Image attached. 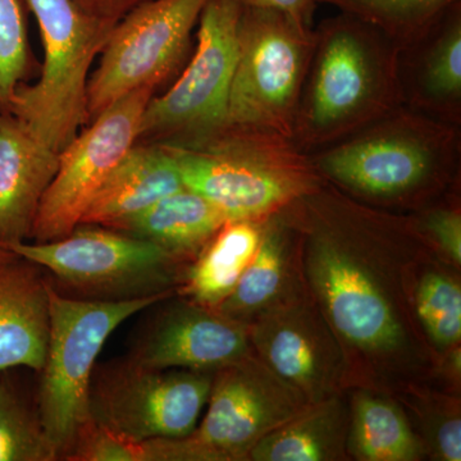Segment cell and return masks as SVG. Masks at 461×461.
<instances>
[{
    "mask_svg": "<svg viewBox=\"0 0 461 461\" xmlns=\"http://www.w3.org/2000/svg\"><path fill=\"white\" fill-rule=\"evenodd\" d=\"M227 221L213 203L184 187L113 230L147 240L187 260L195 259Z\"/></svg>",
    "mask_w": 461,
    "mask_h": 461,
    "instance_id": "d6986e66",
    "label": "cell"
},
{
    "mask_svg": "<svg viewBox=\"0 0 461 461\" xmlns=\"http://www.w3.org/2000/svg\"><path fill=\"white\" fill-rule=\"evenodd\" d=\"M213 375L148 368L129 357L95 366L90 420L136 442L189 436L208 402Z\"/></svg>",
    "mask_w": 461,
    "mask_h": 461,
    "instance_id": "30bf717a",
    "label": "cell"
},
{
    "mask_svg": "<svg viewBox=\"0 0 461 461\" xmlns=\"http://www.w3.org/2000/svg\"><path fill=\"white\" fill-rule=\"evenodd\" d=\"M17 254L14 251L7 250V249L0 248V264L9 262V260L14 259Z\"/></svg>",
    "mask_w": 461,
    "mask_h": 461,
    "instance_id": "d6a6232c",
    "label": "cell"
},
{
    "mask_svg": "<svg viewBox=\"0 0 461 461\" xmlns=\"http://www.w3.org/2000/svg\"><path fill=\"white\" fill-rule=\"evenodd\" d=\"M420 227L454 262H461V214L456 205L427 209L420 215Z\"/></svg>",
    "mask_w": 461,
    "mask_h": 461,
    "instance_id": "f1b7e54d",
    "label": "cell"
},
{
    "mask_svg": "<svg viewBox=\"0 0 461 461\" xmlns=\"http://www.w3.org/2000/svg\"><path fill=\"white\" fill-rule=\"evenodd\" d=\"M25 2L0 0V113L9 112L12 96L36 67L29 35Z\"/></svg>",
    "mask_w": 461,
    "mask_h": 461,
    "instance_id": "484cf974",
    "label": "cell"
},
{
    "mask_svg": "<svg viewBox=\"0 0 461 461\" xmlns=\"http://www.w3.org/2000/svg\"><path fill=\"white\" fill-rule=\"evenodd\" d=\"M364 21L402 48L418 41L461 0H315Z\"/></svg>",
    "mask_w": 461,
    "mask_h": 461,
    "instance_id": "d4e9b609",
    "label": "cell"
},
{
    "mask_svg": "<svg viewBox=\"0 0 461 461\" xmlns=\"http://www.w3.org/2000/svg\"><path fill=\"white\" fill-rule=\"evenodd\" d=\"M263 224L264 221H227L187 269L181 293L206 308L222 304L256 256Z\"/></svg>",
    "mask_w": 461,
    "mask_h": 461,
    "instance_id": "ffe728a7",
    "label": "cell"
},
{
    "mask_svg": "<svg viewBox=\"0 0 461 461\" xmlns=\"http://www.w3.org/2000/svg\"><path fill=\"white\" fill-rule=\"evenodd\" d=\"M291 224L285 211L267 218L256 256L233 288L215 311L230 320L258 318L275 309L287 281L288 242Z\"/></svg>",
    "mask_w": 461,
    "mask_h": 461,
    "instance_id": "7402d4cb",
    "label": "cell"
},
{
    "mask_svg": "<svg viewBox=\"0 0 461 461\" xmlns=\"http://www.w3.org/2000/svg\"><path fill=\"white\" fill-rule=\"evenodd\" d=\"M417 311L437 345L450 348L461 338L460 285L447 276L429 273L417 293Z\"/></svg>",
    "mask_w": 461,
    "mask_h": 461,
    "instance_id": "4316f807",
    "label": "cell"
},
{
    "mask_svg": "<svg viewBox=\"0 0 461 461\" xmlns=\"http://www.w3.org/2000/svg\"><path fill=\"white\" fill-rule=\"evenodd\" d=\"M313 32L293 130L294 144L305 153L341 140L402 105L399 47L384 33L342 12Z\"/></svg>",
    "mask_w": 461,
    "mask_h": 461,
    "instance_id": "6da1fadb",
    "label": "cell"
},
{
    "mask_svg": "<svg viewBox=\"0 0 461 461\" xmlns=\"http://www.w3.org/2000/svg\"><path fill=\"white\" fill-rule=\"evenodd\" d=\"M65 461H147L145 442L118 435L89 420L78 430Z\"/></svg>",
    "mask_w": 461,
    "mask_h": 461,
    "instance_id": "83f0119b",
    "label": "cell"
},
{
    "mask_svg": "<svg viewBox=\"0 0 461 461\" xmlns=\"http://www.w3.org/2000/svg\"><path fill=\"white\" fill-rule=\"evenodd\" d=\"M0 373V461H58L59 455L30 400L12 375Z\"/></svg>",
    "mask_w": 461,
    "mask_h": 461,
    "instance_id": "cb8c5ba5",
    "label": "cell"
},
{
    "mask_svg": "<svg viewBox=\"0 0 461 461\" xmlns=\"http://www.w3.org/2000/svg\"><path fill=\"white\" fill-rule=\"evenodd\" d=\"M23 2L38 21L44 62L35 84L14 91L9 112L60 153L86 126L90 68L117 23L90 16L74 0Z\"/></svg>",
    "mask_w": 461,
    "mask_h": 461,
    "instance_id": "5b68a950",
    "label": "cell"
},
{
    "mask_svg": "<svg viewBox=\"0 0 461 461\" xmlns=\"http://www.w3.org/2000/svg\"><path fill=\"white\" fill-rule=\"evenodd\" d=\"M156 91L157 87L144 86L118 100L60 151L30 241H54L81 223L100 187L138 141L142 113Z\"/></svg>",
    "mask_w": 461,
    "mask_h": 461,
    "instance_id": "7c38bea8",
    "label": "cell"
},
{
    "mask_svg": "<svg viewBox=\"0 0 461 461\" xmlns=\"http://www.w3.org/2000/svg\"><path fill=\"white\" fill-rule=\"evenodd\" d=\"M184 187L165 147L136 142L100 187L80 224L115 229Z\"/></svg>",
    "mask_w": 461,
    "mask_h": 461,
    "instance_id": "ac0fdd59",
    "label": "cell"
},
{
    "mask_svg": "<svg viewBox=\"0 0 461 461\" xmlns=\"http://www.w3.org/2000/svg\"><path fill=\"white\" fill-rule=\"evenodd\" d=\"M437 448L446 461L461 460V423L459 418L445 421L437 432Z\"/></svg>",
    "mask_w": 461,
    "mask_h": 461,
    "instance_id": "1f68e13d",
    "label": "cell"
},
{
    "mask_svg": "<svg viewBox=\"0 0 461 461\" xmlns=\"http://www.w3.org/2000/svg\"><path fill=\"white\" fill-rule=\"evenodd\" d=\"M242 7L272 9L293 17L306 27H313L315 0H236Z\"/></svg>",
    "mask_w": 461,
    "mask_h": 461,
    "instance_id": "f546056e",
    "label": "cell"
},
{
    "mask_svg": "<svg viewBox=\"0 0 461 461\" xmlns=\"http://www.w3.org/2000/svg\"><path fill=\"white\" fill-rule=\"evenodd\" d=\"M346 417L336 399L311 402L251 450L256 461H326L344 454Z\"/></svg>",
    "mask_w": 461,
    "mask_h": 461,
    "instance_id": "44dd1931",
    "label": "cell"
},
{
    "mask_svg": "<svg viewBox=\"0 0 461 461\" xmlns=\"http://www.w3.org/2000/svg\"><path fill=\"white\" fill-rule=\"evenodd\" d=\"M308 156L321 180L357 199L418 205L456 176L461 126L400 105Z\"/></svg>",
    "mask_w": 461,
    "mask_h": 461,
    "instance_id": "7a4b0ae2",
    "label": "cell"
},
{
    "mask_svg": "<svg viewBox=\"0 0 461 461\" xmlns=\"http://www.w3.org/2000/svg\"><path fill=\"white\" fill-rule=\"evenodd\" d=\"M348 447L364 461H412L420 456V441L402 411L369 393L355 399Z\"/></svg>",
    "mask_w": 461,
    "mask_h": 461,
    "instance_id": "603a6c76",
    "label": "cell"
},
{
    "mask_svg": "<svg viewBox=\"0 0 461 461\" xmlns=\"http://www.w3.org/2000/svg\"><path fill=\"white\" fill-rule=\"evenodd\" d=\"M185 187L213 203L229 221H266L323 184L308 153L290 139L226 126L193 145H162Z\"/></svg>",
    "mask_w": 461,
    "mask_h": 461,
    "instance_id": "3957f363",
    "label": "cell"
},
{
    "mask_svg": "<svg viewBox=\"0 0 461 461\" xmlns=\"http://www.w3.org/2000/svg\"><path fill=\"white\" fill-rule=\"evenodd\" d=\"M208 0H149L115 23L86 90V124L118 100L159 86L186 60Z\"/></svg>",
    "mask_w": 461,
    "mask_h": 461,
    "instance_id": "8fae6325",
    "label": "cell"
},
{
    "mask_svg": "<svg viewBox=\"0 0 461 461\" xmlns=\"http://www.w3.org/2000/svg\"><path fill=\"white\" fill-rule=\"evenodd\" d=\"M172 295L98 302L62 295L50 284V339L35 399L59 460L65 459L78 430L90 420L91 378L109 336L129 318Z\"/></svg>",
    "mask_w": 461,
    "mask_h": 461,
    "instance_id": "8992f818",
    "label": "cell"
},
{
    "mask_svg": "<svg viewBox=\"0 0 461 461\" xmlns=\"http://www.w3.org/2000/svg\"><path fill=\"white\" fill-rule=\"evenodd\" d=\"M266 366L306 397L323 400L335 379L338 353L313 315L303 309L277 308L258 317L249 332Z\"/></svg>",
    "mask_w": 461,
    "mask_h": 461,
    "instance_id": "9a60e30c",
    "label": "cell"
},
{
    "mask_svg": "<svg viewBox=\"0 0 461 461\" xmlns=\"http://www.w3.org/2000/svg\"><path fill=\"white\" fill-rule=\"evenodd\" d=\"M84 12L100 20L118 23L127 14L149 0H74Z\"/></svg>",
    "mask_w": 461,
    "mask_h": 461,
    "instance_id": "4dcf8cb0",
    "label": "cell"
},
{
    "mask_svg": "<svg viewBox=\"0 0 461 461\" xmlns=\"http://www.w3.org/2000/svg\"><path fill=\"white\" fill-rule=\"evenodd\" d=\"M59 153L11 113H0V248L30 241L36 213Z\"/></svg>",
    "mask_w": 461,
    "mask_h": 461,
    "instance_id": "2e32d148",
    "label": "cell"
},
{
    "mask_svg": "<svg viewBox=\"0 0 461 461\" xmlns=\"http://www.w3.org/2000/svg\"><path fill=\"white\" fill-rule=\"evenodd\" d=\"M313 29L282 12L242 7L227 126L293 140Z\"/></svg>",
    "mask_w": 461,
    "mask_h": 461,
    "instance_id": "52a82bcc",
    "label": "cell"
},
{
    "mask_svg": "<svg viewBox=\"0 0 461 461\" xmlns=\"http://www.w3.org/2000/svg\"><path fill=\"white\" fill-rule=\"evenodd\" d=\"M5 249L41 266L62 295L98 302L173 294L189 269L186 260L153 242L98 224H78L54 241Z\"/></svg>",
    "mask_w": 461,
    "mask_h": 461,
    "instance_id": "277c9868",
    "label": "cell"
},
{
    "mask_svg": "<svg viewBox=\"0 0 461 461\" xmlns=\"http://www.w3.org/2000/svg\"><path fill=\"white\" fill-rule=\"evenodd\" d=\"M402 105L461 126V2L418 41L400 48Z\"/></svg>",
    "mask_w": 461,
    "mask_h": 461,
    "instance_id": "5bb4252c",
    "label": "cell"
},
{
    "mask_svg": "<svg viewBox=\"0 0 461 461\" xmlns=\"http://www.w3.org/2000/svg\"><path fill=\"white\" fill-rule=\"evenodd\" d=\"M47 272L17 256L0 264V373L29 368L41 372L50 339Z\"/></svg>",
    "mask_w": 461,
    "mask_h": 461,
    "instance_id": "e0dca14e",
    "label": "cell"
},
{
    "mask_svg": "<svg viewBox=\"0 0 461 461\" xmlns=\"http://www.w3.org/2000/svg\"><path fill=\"white\" fill-rule=\"evenodd\" d=\"M308 402L295 387L248 355L214 373L208 411L189 436L145 441L147 461L247 460L264 436Z\"/></svg>",
    "mask_w": 461,
    "mask_h": 461,
    "instance_id": "ba28073f",
    "label": "cell"
},
{
    "mask_svg": "<svg viewBox=\"0 0 461 461\" xmlns=\"http://www.w3.org/2000/svg\"><path fill=\"white\" fill-rule=\"evenodd\" d=\"M241 321L194 302L167 306L139 333L129 359L154 369L215 373L250 351Z\"/></svg>",
    "mask_w": 461,
    "mask_h": 461,
    "instance_id": "4fadbf2b",
    "label": "cell"
},
{
    "mask_svg": "<svg viewBox=\"0 0 461 461\" xmlns=\"http://www.w3.org/2000/svg\"><path fill=\"white\" fill-rule=\"evenodd\" d=\"M241 9L236 0H208L190 62L171 89L149 100L136 142L193 147L226 129Z\"/></svg>",
    "mask_w": 461,
    "mask_h": 461,
    "instance_id": "9c48e42d",
    "label": "cell"
}]
</instances>
